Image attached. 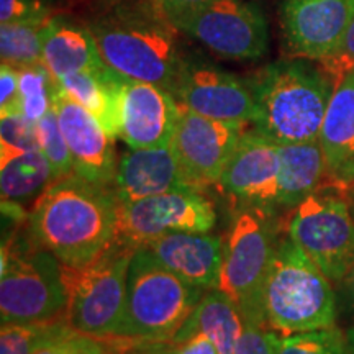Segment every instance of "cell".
<instances>
[{"label": "cell", "mask_w": 354, "mask_h": 354, "mask_svg": "<svg viewBox=\"0 0 354 354\" xmlns=\"http://www.w3.org/2000/svg\"><path fill=\"white\" fill-rule=\"evenodd\" d=\"M88 28L104 63L118 76L174 94L184 57L177 48L176 26L153 6L115 8Z\"/></svg>", "instance_id": "cell-3"}, {"label": "cell", "mask_w": 354, "mask_h": 354, "mask_svg": "<svg viewBox=\"0 0 354 354\" xmlns=\"http://www.w3.org/2000/svg\"><path fill=\"white\" fill-rule=\"evenodd\" d=\"M53 109L68 143L74 174L113 187L118 167L113 136L88 110L66 95L57 84L53 94Z\"/></svg>", "instance_id": "cell-16"}, {"label": "cell", "mask_w": 354, "mask_h": 354, "mask_svg": "<svg viewBox=\"0 0 354 354\" xmlns=\"http://www.w3.org/2000/svg\"><path fill=\"white\" fill-rule=\"evenodd\" d=\"M43 64L56 82L82 71L109 68L102 59L91 28L64 17H51L44 26Z\"/></svg>", "instance_id": "cell-21"}, {"label": "cell", "mask_w": 354, "mask_h": 354, "mask_svg": "<svg viewBox=\"0 0 354 354\" xmlns=\"http://www.w3.org/2000/svg\"><path fill=\"white\" fill-rule=\"evenodd\" d=\"M50 10L41 0H0V24L46 21Z\"/></svg>", "instance_id": "cell-34"}, {"label": "cell", "mask_w": 354, "mask_h": 354, "mask_svg": "<svg viewBox=\"0 0 354 354\" xmlns=\"http://www.w3.org/2000/svg\"><path fill=\"white\" fill-rule=\"evenodd\" d=\"M214 203L198 189H176L130 203H118L117 238L141 246L171 233H210Z\"/></svg>", "instance_id": "cell-11"}, {"label": "cell", "mask_w": 354, "mask_h": 354, "mask_svg": "<svg viewBox=\"0 0 354 354\" xmlns=\"http://www.w3.org/2000/svg\"><path fill=\"white\" fill-rule=\"evenodd\" d=\"M354 17V0H286L282 28L290 55L322 61L342 44Z\"/></svg>", "instance_id": "cell-15"}, {"label": "cell", "mask_w": 354, "mask_h": 354, "mask_svg": "<svg viewBox=\"0 0 354 354\" xmlns=\"http://www.w3.org/2000/svg\"><path fill=\"white\" fill-rule=\"evenodd\" d=\"M346 349H348V354H354V325L348 330L346 333Z\"/></svg>", "instance_id": "cell-42"}, {"label": "cell", "mask_w": 354, "mask_h": 354, "mask_svg": "<svg viewBox=\"0 0 354 354\" xmlns=\"http://www.w3.org/2000/svg\"><path fill=\"white\" fill-rule=\"evenodd\" d=\"M53 180L51 165L41 149L0 154L2 202L24 205L37 201Z\"/></svg>", "instance_id": "cell-25"}, {"label": "cell", "mask_w": 354, "mask_h": 354, "mask_svg": "<svg viewBox=\"0 0 354 354\" xmlns=\"http://www.w3.org/2000/svg\"><path fill=\"white\" fill-rule=\"evenodd\" d=\"M41 149L38 122L30 120L24 113L6 115L0 120V154Z\"/></svg>", "instance_id": "cell-31"}, {"label": "cell", "mask_w": 354, "mask_h": 354, "mask_svg": "<svg viewBox=\"0 0 354 354\" xmlns=\"http://www.w3.org/2000/svg\"><path fill=\"white\" fill-rule=\"evenodd\" d=\"M125 354H177L176 344L167 343H136Z\"/></svg>", "instance_id": "cell-40"}, {"label": "cell", "mask_w": 354, "mask_h": 354, "mask_svg": "<svg viewBox=\"0 0 354 354\" xmlns=\"http://www.w3.org/2000/svg\"><path fill=\"white\" fill-rule=\"evenodd\" d=\"M183 105L166 88L123 81L120 87V138L128 148H159L171 143Z\"/></svg>", "instance_id": "cell-17"}, {"label": "cell", "mask_w": 354, "mask_h": 354, "mask_svg": "<svg viewBox=\"0 0 354 354\" xmlns=\"http://www.w3.org/2000/svg\"><path fill=\"white\" fill-rule=\"evenodd\" d=\"M264 315L282 335L335 326L336 295L322 269L287 236H279L264 286Z\"/></svg>", "instance_id": "cell-4"}, {"label": "cell", "mask_w": 354, "mask_h": 354, "mask_svg": "<svg viewBox=\"0 0 354 354\" xmlns=\"http://www.w3.org/2000/svg\"><path fill=\"white\" fill-rule=\"evenodd\" d=\"M287 234L331 282L339 284L354 263V218L348 189L326 180L295 207Z\"/></svg>", "instance_id": "cell-9"}, {"label": "cell", "mask_w": 354, "mask_h": 354, "mask_svg": "<svg viewBox=\"0 0 354 354\" xmlns=\"http://www.w3.org/2000/svg\"><path fill=\"white\" fill-rule=\"evenodd\" d=\"M77 333L68 318L53 320L3 323L0 330V354H35L48 344Z\"/></svg>", "instance_id": "cell-26"}, {"label": "cell", "mask_w": 354, "mask_h": 354, "mask_svg": "<svg viewBox=\"0 0 354 354\" xmlns=\"http://www.w3.org/2000/svg\"><path fill=\"white\" fill-rule=\"evenodd\" d=\"M256 102L254 128L277 145L320 138L335 86L307 61H276L246 79Z\"/></svg>", "instance_id": "cell-2"}, {"label": "cell", "mask_w": 354, "mask_h": 354, "mask_svg": "<svg viewBox=\"0 0 354 354\" xmlns=\"http://www.w3.org/2000/svg\"><path fill=\"white\" fill-rule=\"evenodd\" d=\"M322 69L336 87L349 73L354 71V17L349 24L339 48L333 55L320 61Z\"/></svg>", "instance_id": "cell-33"}, {"label": "cell", "mask_w": 354, "mask_h": 354, "mask_svg": "<svg viewBox=\"0 0 354 354\" xmlns=\"http://www.w3.org/2000/svg\"><path fill=\"white\" fill-rule=\"evenodd\" d=\"M187 187L190 184L180 169L171 145L159 148H128V151L118 159L113 183L118 203H130Z\"/></svg>", "instance_id": "cell-19"}, {"label": "cell", "mask_w": 354, "mask_h": 354, "mask_svg": "<svg viewBox=\"0 0 354 354\" xmlns=\"http://www.w3.org/2000/svg\"><path fill=\"white\" fill-rule=\"evenodd\" d=\"M245 325V318L233 300L218 289H210L203 294L171 343L180 344L190 336L202 333L214 342L220 354H233Z\"/></svg>", "instance_id": "cell-23"}, {"label": "cell", "mask_w": 354, "mask_h": 354, "mask_svg": "<svg viewBox=\"0 0 354 354\" xmlns=\"http://www.w3.org/2000/svg\"><path fill=\"white\" fill-rule=\"evenodd\" d=\"M339 284H342L346 307L354 313V263H353L351 268H349L346 276L343 277V281L339 282Z\"/></svg>", "instance_id": "cell-41"}, {"label": "cell", "mask_w": 354, "mask_h": 354, "mask_svg": "<svg viewBox=\"0 0 354 354\" xmlns=\"http://www.w3.org/2000/svg\"><path fill=\"white\" fill-rule=\"evenodd\" d=\"M117 221L113 187L71 174L53 180L35 201L28 233L61 264L84 266L117 240Z\"/></svg>", "instance_id": "cell-1"}, {"label": "cell", "mask_w": 354, "mask_h": 354, "mask_svg": "<svg viewBox=\"0 0 354 354\" xmlns=\"http://www.w3.org/2000/svg\"><path fill=\"white\" fill-rule=\"evenodd\" d=\"M87 336H84L81 333H74L71 336H66V338L57 339L55 343L48 344V346L41 348L35 354H74L82 346Z\"/></svg>", "instance_id": "cell-38"}, {"label": "cell", "mask_w": 354, "mask_h": 354, "mask_svg": "<svg viewBox=\"0 0 354 354\" xmlns=\"http://www.w3.org/2000/svg\"><path fill=\"white\" fill-rule=\"evenodd\" d=\"M177 354H220L214 342L207 335H194L187 342L176 344Z\"/></svg>", "instance_id": "cell-37"}, {"label": "cell", "mask_w": 354, "mask_h": 354, "mask_svg": "<svg viewBox=\"0 0 354 354\" xmlns=\"http://www.w3.org/2000/svg\"><path fill=\"white\" fill-rule=\"evenodd\" d=\"M68 294L61 261L32 236H10L2 246L0 317L3 323L66 317Z\"/></svg>", "instance_id": "cell-7"}, {"label": "cell", "mask_w": 354, "mask_h": 354, "mask_svg": "<svg viewBox=\"0 0 354 354\" xmlns=\"http://www.w3.org/2000/svg\"><path fill=\"white\" fill-rule=\"evenodd\" d=\"M279 151L281 172L277 209L294 210L326 183L328 167L325 153L320 138L305 143L279 145Z\"/></svg>", "instance_id": "cell-22"}, {"label": "cell", "mask_w": 354, "mask_h": 354, "mask_svg": "<svg viewBox=\"0 0 354 354\" xmlns=\"http://www.w3.org/2000/svg\"><path fill=\"white\" fill-rule=\"evenodd\" d=\"M109 351H118L115 339H95L87 336L82 346L74 354H105Z\"/></svg>", "instance_id": "cell-39"}, {"label": "cell", "mask_w": 354, "mask_h": 354, "mask_svg": "<svg viewBox=\"0 0 354 354\" xmlns=\"http://www.w3.org/2000/svg\"><path fill=\"white\" fill-rule=\"evenodd\" d=\"M274 212L238 209L225 240L218 289L240 308L245 322L268 325L264 286L276 253L279 233Z\"/></svg>", "instance_id": "cell-8"}, {"label": "cell", "mask_w": 354, "mask_h": 354, "mask_svg": "<svg viewBox=\"0 0 354 354\" xmlns=\"http://www.w3.org/2000/svg\"><path fill=\"white\" fill-rule=\"evenodd\" d=\"M46 21H17L0 26L2 63L15 69L43 63V30Z\"/></svg>", "instance_id": "cell-27"}, {"label": "cell", "mask_w": 354, "mask_h": 354, "mask_svg": "<svg viewBox=\"0 0 354 354\" xmlns=\"http://www.w3.org/2000/svg\"><path fill=\"white\" fill-rule=\"evenodd\" d=\"M171 24L227 59L254 61L268 51L269 30L263 12L245 0H212Z\"/></svg>", "instance_id": "cell-10"}, {"label": "cell", "mask_w": 354, "mask_h": 354, "mask_svg": "<svg viewBox=\"0 0 354 354\" xmlns=\"http://www.w3.org/2000/svg\"><path fill=\"white\" fill-rule=\"evenodd\" d=\"M38 135L41 151L50 161L55 180L74 174L73 159H71L68 143H66L63 131H61L55 109H51L38 122Z\"/></svg>", "instance_id": "cell-30"}, {"label": "cell", "mask_w": 354, "mask_h": 354, "mask_svg": "<svg viewBox=\"0 0 354 354\" xmlns=\"http://www.w3.org/2000/svg\"><path fill=\"white\" fill-rule=\"evenodd\" d=\"M21 113L19 71L3 64L0 68V115Z\"/></svg>", "instance_id": "cell-35"}, {"label": "cell", "mask_w": 354, "mask_h": 354, "mask_svg": "<svg viewBox=\"0 0 354 354\" xmlns=\"http://www.w3.org/2000/svg\"><path fill=\"white\" fill-rule=\"evenodd\" d=\"M203 294L205 290L187 284L138 246L128 269L118 338L138 343L172 342Z\"/></svg>", "instance_id": "cell-5"}, {"label": "cell", "mask_w": 354, "mask_h": 354, "mask_svg": "<svg viewBox=\"0 0 354 354\" xmlns=\"http://www.w3.org/2000/svg\"><path fill=\"white\" fill-rule=\"evenodd\" d=\"M281 151L279 145L256 130L243 133L230 158L218 187L238 209H277Z\"/></svg>", "instance_id": "cell-14"}, {"label": "cell", "mask_w": 354, "mask_h": 354, "mask_svg": "<svg viewBox=\"0 0 354 354\" xmlns=\"http://www.w3.org/2000/svg\"><path fill=\"white\" fill-rule=\"evenodd\" d=\"M277 354H348L346 335L336 326L286 335Z\"/></svg>", "instance_id": "cell-29"}, {"label": "cell", "mask_w": 354, "mask_h": 354, "mask_svg": "<svg viewBox=\"0 0 354 354\" xmlns=\"http://www.w3.org/2000/svg\"><path fill=\"white\" fill-rule=\"evenodd\" d=\"M282 336L268 325L246 322L233 354H277Z\"/></svg>", "instance_id": "cell-32"}, {"label": "cell", "mask_w": 354, "mask_h": 354, "mask_svg": "<svg viewBox=\"0 0 354 354\" xmlns=\"http://www.w3.org/2000/svg\"><path fill=\"white\" fill-rule=\"evenodd\" d=\"M212 0H151V6L167 20H174L184 13L196 10Z\"/></svg>", "instance_id": "cell-36"}, {"label": "cell", "mask_w": 354, "mask_h": 354, "mask_svg": "<svg viewBox=\"0 0 354 354\" xmlns=\"http://www.w3.org/2000/svg\"><path fill=\"white\" fill-rule=\"evenodd\" d=\"M125 81L110 68L82 71L57 81V87L88 110L113 138H120V87Z\"/></svg>", "instance_id": "cell-24"}, {"label": "cell", "mask_w": 354, "mask_h": 354, "mask_svg": "<svg viewBox=\"0 0 354 354\" xmlns=\"http://www.w3.org/2000/svg\"><path fill=\"white\" fill-rule=\"evenodd\" d=\"M135 251L136 246L117 238L91 263L61 264L68 294L66 318L77 333L95 339L118 338Z\"/></svg>", "instance_id": "cell-6"}, {"label": "cell", "mask_w": 354, "mask_h": 354, "mask_svg": "<svg viewBox=\"0 0 354 354\" xmlns=\"http://www.w3.org/2000/svg\"><path fill=\"white\" fill-rule=\"evenodd\" d=\"M17 71H19L21 113L30 120L39 122L53 109L56 81L43 63Z\"/></svg>", "instance_id": "cell-28"}, {"label": "cell", "mask_w": 354, "mask_h": 354, "mask_svg": "<svg viewBox=\"0 0 354 354\" xmlns=\"http://www.w3.org/2000/svg\"><path fill=\"white\" fill-rule=\"evenodd\" d=\"M328 174L326 180L339 187H354V71L331 94L320 131Z\"/></svg>", "instance_id": "cell-20"}, {"label": "cell", "mask_w": 354, "mask_h": 354, "mask_svg": "<svg viewBox=\"0 0 354 354\" xmlns=\"http://www.w3.org/2000/svg\"><path fill=\"white\" fill-rule=\"evenodd\" d=\"M105 354H120L118 351H109V353H105Z\"/></svg>", "instance_id": "cell-43"}, {"label": "cell", "mask_w": 354, "mask_h": 354, "mask_svg": "<svg viewBox=\"0 0 354 354\" xmlns=\"http://www.w3.org/2000/svg\"><path fill=\"white\" fill-rule=\"evenodd\" d=\"M174 97L184 109L207 118L254 123L256 102L246 79L209 63L184 59Z\"/></svg>", "instance_id": "cell-13"}, {"label": "cell", "mask_w": 354, "mask_h": 354, "mask_svg": "<svg viewBox=\"0 0 354 354\" xmlns=\"http://www.w3.org/2000/svg\"><path fill=\"white\" fill-rule=\"evenodd\" d=\"M246 127L207 118L183 107L169 145L190 187L202 190L218 185Z\"/></svg>", "instance_id": "cell-12"}, {"label": "cell", "mask_w": 354, "mask_h": 354, "mask_svg": "<svg viewBox=\"0 0 354 354\" xmlns=\"http://www.w3.org/2000/svg\"><path fill=\"white\" fill-rule=\"evenodd\" d=\"M177 277L210 290L218 284L225 241L210 233H171L141 245Z\"/></svg>", "instance_id": "cell-18"}]
</instances>
